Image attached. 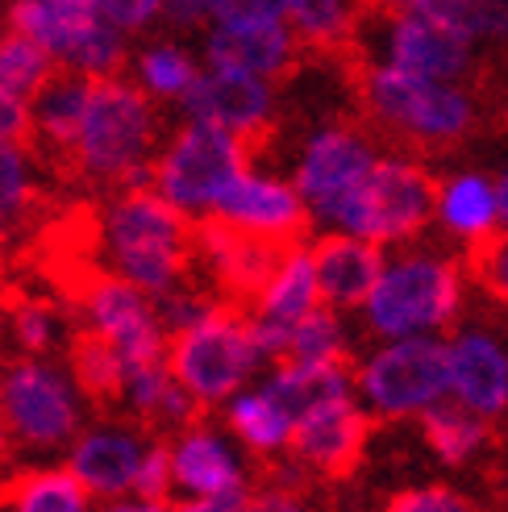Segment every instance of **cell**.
Segmentation results:
<instances>
[{
  "label": "cell",
  "mask_w": 508,
  "mask_h": 512,
  "mask_svg": "<svg viewBox=\"0 0 508 512\" xmlns=\"http://www.w3.org/2000/svg\"><path fill=\"white\" fill-rule=\"evenodd\" d=\"M159 130L163 117L138 84L121 75H92L88 109L63 167V184H96L113 192L146 184L155 171Z\"/></svg>",
  "instance_id": "obj_1"
},
{
  "label": "cell",
  "mask_w": 508,
  "mask_h": 512,
  "mask_svg": "<svg viewBox=\"0 0 508 512\" xmlns=\"http://www.w3.org/2000/svg\"><path fill=\"white\" fill-rule=\"evenodd\" d=\"M109 267L138 284L146 296H167L192 279L196 267V225L184 209L150 184L113 192L100 209Z\"/></svg>",
  "instance_id": "obj_2"
},
{
  "label": "cell",
  "mask_w": 508,
  "mask_h": 512,
  "mask_svg": "<svg viewBox=\"0 0 508 512\" xmlns=\"http://www.w3.org/2000/svg\"><path fill=\"white\" fill-rule=\"evenodd\" d=\"M354 92L363 113L384 134L413 146H459L475 130V105L450 80L400 71L388 63L354 67Z\"/></svg>",
  "instance_id": "obj_3"
},
{
  "label": "cell",
  "mask_w": 508,
  "mask_h": 512,
  "mask_svg": "<svg viewBox=\"0 0 508 512\" xmlns=\"http://www.w3.org/2000/svg\"><path fill=\"white\" fill-rule=\"evenodd\" d=\"M367 329L379 338H417L450 329L463 313V263L442 254H404L371 288Z\"/></svg>",
  "instance_id": "obj_4"
},
{
  "label": "cell",
  "mask_w": 508,
  "mask_h": 512,
  "mask_svg": "<svg viewBox=\"0 0 508 512\" xmlns=\"http://www.w3.org/2000/svg\"><path fill=\"white\" fill-rule=\"evenodd\" d=\"M438 209V184L425 167L413 159H375L367 179L354 188L334 213H329V229L367 238L379 246L409 242L429 225Z\"/></svg>",
  "instance_id": "obj_5"
},
{
  "label": "cell",
  "mask_w": 508,
  "mask_h": 512,
  "mask_svg": "<svg viewBox=\"0 0 508 512\" xmlns=\"http://www.w3.org/2000/svg\"><path fill=\"white\" fill-rule=\"evenodd\" d=\"M250 142L221 130L213 121L188 117L184 130H175L171 146L155 159L150 184H155L175 209L188 217H209L217 200L250 171Z\"/></svg>",
  "instance_id": "obj_6"
},
{
  "label": "cell",
  "mask_w": 508,
  "mask_h": 512,
  "mask_svg": "<svg viewBox=\"0 0 508 512\" xmlns=\"http://www.w3.org/2000/svg\"><path fill=\"white\" fill-rule=\"evenodd\" d=\"M259 363L263 358L250 338V313L230 300H221L205 321H196V325L167 338L171 375L180 379L205 408L234 400L238 388L246 383V375Z\"/></svg>",
  "instance_id": "obj_7"
},
{
  "label": "cell",
  "mask_w": 508,
  "mask_h": 512,
  "mask_svg": "<svg viewBox=\"0 0 508 512\" xmlns=\"http://www.w3.org/2000/svg\"><path fill=\"white\" fill-rule=\"evenodd\" d=\"M0 413L21 450H59L80 438V404L67 375L34 354H0Z\"/></svg>",
  "instance_id": "obj_8"
},
{
  "label": "cell",
  "mask_w": 508,
  "mask_h": 512,
  "mask_svg": "<svg viewBox=\"0 0 508 512\" xmlns=\"http://www.w3.org/2000/svg\"><path fill=\"white\" fill-rule=\"evenodd\" d=\"M359 392L375 417H421L429 404L450 396V354L434 334L392 338L354 371Z\"/></svg>",
  "instance_id": "obj_9"
},
{
  "label": "cell",
  "mask_w": 508,
  "mask_h": 512,
  "mask_svg": "<svg viewBox=\"0 0 508 512\" xmlns=\"http://www.w3.org/2000/svg\"><path fill=\"white\" fill-rule=\"evenodd\" d=\"M292 246L300 242L254 234V229H242L217 213L196 221V259L213 271V292L246 313H254V304L267 292L271 275L288 259Z\"/></svg>",
  "instance_id": "obj_10"
},
{
  "label": "cell",
  "mask_w": 508,
  "mask_h": 512,
  "mask_svg": "<svg viewBox=\"0 0 508 512\" xmlns=\"http://www.w3.org/2000/svg\"><path fill=\"white\" fill-rule=\"evenodd\" d=\"M375 167L371 138L354 125H325L300 150L296 163V192L309 204L313 221H329V213L363 184Z\"/></svg>",
  "instance_id": "obj_11"
},
{
  "label": "cell",
  "mask_w": 508,
  "mask_h": 512,
  "mask_svg": "<svg viewBox=\"0 0 508 512\" xmlns=\"http://www.w3.org/2000/svg\"><path fill=\"white\" fill-rule=\"evenodd\" d=\"M367 442H371V417L354 404V396H346L300 413L292 425L288 450L304 471H317L325 479H350L363 463Z\"/></svg>",
  "instance_id": "obj_12"
},
{
  "label": "cell",
  "mask_w": 508,
  "mask_h": 512,
  "mask_svg": "<svg viewBox=\"0 0 508 512\" xmlns=\"http://www.w3.org/2000/svg\"><path fill=\"white\" fill-rule=\"evenodd\" d=\"M184 109L196 121H213L221 130L246 138L250 150L263 146V138L271 134V121H275L271 84L250 71H234V67L200 71L196 84L184 92Z\"/></svg>",
  "instance_id": "obj_13"
},
{
  "label": "cell",
  "mask_w": 508,
  "mask_h": 512,
  "mask_svg": "<svg viewBox=\"0 0 508 512\" xmlns=\"http://www.w3.org/2000/svg\"><path fill=\"white\" fill-rule=\"evenodd\" d=\"M363 13H379L384 17V63L425 75V80H459L471 71L475 55H471V38L446 30V25L429 21L413 9H396V5H379V9H363Z\"/></svg>",
  "instance_id": "obj_14"
},
{
  "label": "cell",
  "mask_w": 508,
  "mask_h": 512,
  "mask_svg": "<svg viewBox=\"0 0 508 512\" xmlns=\"http://www.w3.org/2000/svg\"><path fill=\"white\" fill-rule=\"evenodd\" d=\"M304 46L288 21H213L205 38L209 67L250 71L259 80H284L296 71Z\"/></svg>",
  "instance_id": "obj_15"
},
{
  "label": "cell",
  "mask_w": 508,
  "mask_h": 512,
  "mask_svg": "<svg viewBox=\"0 0 508 512\" xmlns=\"http://www.w3.org/2000/svg\"><path fill=\"white\" fill-rule=\"evenodd\" d=\"M450 396L475 417L500 421L508 413V350L488 329L450 334Z\"/></svg>",
  "instance_id": "obj_16"
},
{
  "label": "cell",
  "mask_w": 508,
  "mask_h": 512,
  "mask_svg": "<svg viewBox=\"0 0 508 512\" xmlns=\"http://www.w3.org/2000/svg\"><path fill=\"white\" fill-rule=\"evenodd\" d=\"M213 213L242 225V229H254V234H271V238H288V242H309V229H313L309 204H304V196L292 184H279V179L254 175V171H246L238 184L217 200Z\"/></svg>",
  "instance_id": "obj_17"
},
{
  "label": "cell",
  "mask_w": 508,
  "mask_h": 512,
  "mask_svg": "<svg viewBox=\"0 0 508 512\" xmlns=\"http://www.w3.org/2000/svg\"><path fill=\"white\" fill-rule=\"evenodd\" d=\"M142 438L146 433L134 425H100V429H80L71 454H67V471L84 483L92 496L117 500L125 492H134V479L142 467Z\"/></svg>",
  "instance_id": "obj_18"
},
{
  "label": "cell",
  "mask_w": 508,
  "mask_h": 512,
  "mask_svg": "<svg viewBox=\"0 0 508 512\" xmlns=\"http://www.w3.org/2000/svg\"><path fill=\"white\" fill-rule=\"evenodd\" d=\"M309 254H313L321 300L329 309H359V304H367L371 288L379 284V275L388 267L384 246L342 234V229L309 242Z\"/></svg>",
  "instance_id": "obj_19"
},
{
  "label": "cell",
  "mask_w": 508,
  "mask_h": 512,
  "mask_svg": "<svg viewBox=\"0 0 508 512\" xmlns=\"http://www.w3.org/2000/svg\"><path fill=\"white\" fill-rule=\"evenodd\" d=\"M63 350H67L71 383L80 388V396L96 408L100 417H113L117 408L125 404V363H121L117 346L100 334L96 325L71 317Z\"/></svg>",
  "instance_id": "obj_20"
},
{
  "label": "cell",
  "mask_w": 508,
  "mask_h": 512,
  "mask_svg": "<svg viewBox=\"0 0 508 512\" xmlns=\"http://www.w3.org/2000/svg\"><path fill=\"white\" fill-rule=\"evenodd\" d=\"M171 467H175V483L192 496H213V492L246 483V471L238 467L230 446L205 425L175 433L171 438Z\"/></svg>",
  "instance_id": "obj_21"
},
{
  "label": "cell",
  "mask_w": 508,
  "mask_h": 512,
  "mask_svg": "<svg viewBox=\"0 0 508 512\" xmlns=\"http://www.w3.org/2000/svg\"><path fill=\"white\" fill-rule=\"evenodd\" d=\"M359 388L354 379L350 358H334V363H317V367H300V363H275L271 379L263 383V392L284 408V413L296 421L300 413L325 404V400H346Z\"/></svg>",
  "instance_id": "obj_22"
},
{
  "label": "cell",
  "mask_w": 508,
  "mask_h": 512,
  "mask_svg": "<svg viewBox=\"0 0 508 512\" xmlns=\"http://www.w3.org/2000/svg\"><path fill=\"white\" fill-rule=\"evenodd\" d=\"M88 496L67 467H17L0 475V512H88Z\"/></svg>",
  "instance_id": "obj_23"
},
{
  "label": "cell",
  "mask_w": 508,
  "mask_h": 512,
  "mask_svg": "<svg viewBox=\"0 0 508 512\" xmlns=\"http://www.w3.org/2000/svg\"><path fill=\"white\" fill-rule=\"evenodd\" d=\"M417 421H421V442L434 450V458L446 467H467L496 442L492 421L475 417L471 408H463L459 400L429 404Z\"/></svg>",
  "instance_id": "obj_24"
},
{
  "label": "cell",
  "mask_w": 508,
  "mask_h": 512,
  "mask_svg": "<svg viewBox=\"0 0 508 512\" xmlns=\"http://www.w3.org/2000/svg\"><path fill=\"white\" fill-rule=\"evenodd\" d=\"M321 288H317V271H313V254L309 246H292L288 259L279 263V271L271 275L267 292L254 304V317H267V321H279V325H296L304 321L313 309H321Z\"/></svg>",
  "instance_id": "obj_25"
},
{
  "label": "cell",
  "mask_w": 508,
  "mask_h": 512,
  "mask_svg": "<svg viewBox=\"0 0 508 512\" xmlns=\"http://www.w3.org/2000/svg\"><path fill=\"white\" fill-rule=\"evenodd\" d=\"M359 5L363 9H379V5L413 9L471 42H504L508 38V0H359Z\"/></svg>",
  "instance_id": "obj_26"
},
{
  "label": "cell",
  "mask_w": 508,
  "mask_h": 512,
  "mask_svg": "<svg viewBox=\"0 0 508 512\" xmlns=\"http://www.w3.org/2000/svg\"><path fill=\"white\" fill-rule=\"evenodd\" d=\"M438 221L450 229L454 238H484L500 225L496 209V184L484 175H454L450 184H438Z\"/></svg>",
  "instance_id": "obj_27"
},
{
  "label": "cell",
  "mask_w": 508,
  "mask_h": 512,
  "mask_svg": "<svg viewBox=\"0 0 508 512\" xmlns=\"http://www.w3.org/2000/svg\"><path fill=\"white\" fill-rule=\"evenodd\" d=\"M225 421H230L234 438L259 458H275L284 454L292 442V417L279 408L263 388L259 392H238L225 408Z\"/></svg>",
  "instance_id": "obj_28"
},
{
  "label": "cell",
  "mask_w": 508,
  "mask_h": 512,
  "mask_svg": "<svg viewBox=\"0 0 508 512\" xmlns=\"http://www.w3.org/2000/svg\"><path fill=\"white\" fill-rule=\"evenodd\" d=\"M359 13V0H292L288 25L304 50H338V55H346Z\"/></svg>",
  "instance_id": "obj_29"
},
{
  "label": "cell",
  "mask_w": 508,
  "mask_h": 512,
  "mask_svg": "<svg viewBox=\"0 0 508 512\" xmlns=\"http://www.w3.org/2000/svg\"><path fill=\"white\" fill-rule=\"evenodd\" d=\"M59 67H63V63L50 55L42 42H34L30 34L13 30V25H5V30H0V84L13 88L17 96L30 100Z\"/></svg>",
  "instance_id": "obj_30"
},
{
  "label": "cell",
  "mask_w": 508,
  "mask_h": 512,
  "mask_svg": "<svg viewBox=\"0 0 508 512\" xmlns=\"http://www.w3.org/2000/svg\"><path fill=\"white\" fill-rule=\"evenodd\" d=\"M334 358H346V338H342V321L338 313L321 304L304 321L292 325L288 338V354L284 363H300V367H317V363H334Z\"/></svg>",
  "instance_id": "obj_31"
},
{
  "label": "cell",
  "mask_w": 508,
  "mask_h": 512,
  "mask_svg": "<svg viewBox=\"0 0 508 512\" xmlns=\"http://www.w3.org/2000/svg\"><path fill=\"white\" fill-rule=\"evenodd\" d=\"M50 209V196L34 184L25 150L0 142V213H9L17 225H30Z\"/></svg>",
  "instance_id": "obj_32"
},
{
  "label": "cell",
  "mask_w": 508,
  "mask_h": 512,
  "mask_svg": "<svg viewBox=\"0 0 508 512\" xmlns=\"http://www.w3.org/2000/svg\"><path fill=\"white\" fill-rule=\"evenodd\" d=\"M196 75H200V67L192 63V55L171 42H159L138 55V80L159 100H184V92L196 84Z\"/></svg>",
  "instance_id": "obj_33"
},
{
  "label": "cell",
  "mask_w": 508,
  "mask_h": 512,
  "mask_svg": "<svg viewBox=\"0 0 508 512\" xmlns=\"http://www.w3.org/2000/svg\"><path fill=\"white\" fill-rule=\"evenodd\" d=\"M463 271H467L492 300L508 304V229H492V234L475 238V242L467 246Z\"/></svg>",
  "instance_id": "obj_34"
},
{
  "label": "cell",
  "mask_w": 508,
  "mask_h": 512,
  "mask_svg": "<svg viewBox=\"0 0 508 512\" xmlns=\"http://www.w3.org/2000/svg\"><path fill=\"white\" fill-rule=\"evenodd\" d=\"M379 512H479V504L454 488L429 483V488H404V492L388 496Z\"/></svg>",
  "instance_id": "obj_35"
},
{
  "label": "cell",
  "mask_w": 508,
  "mask_h": 512,
  "mask_svg": "<svg viewBox=\"0 0 508 512\" xmlns=\"http://www.w3.org/2000/svg\"><path fill=\"white\" fill-rule=\"evenodd\" d=\"M0 142H9L25 155H38V125H34V109L30 100L17 96L13 88L0 84Z\"/></svg>",
  "instance_id": "obj_36"
},
{
  "label": "cell",
  "mask_w": 508,
  "mask_h": 512,
  "mask_svg": "<svg viewBox=\"0 0 508 512\" xmlns=\"http://www.w3.org/2000/svg\"><path fill=\"white\" fill-rule=\"evenodd\" d=\"M171 488H175L171 438H150L146 458H142V467H138V479H134V492L142 500H171Z\"/></svg>",
  "instance_id": "obj_37"
},
{
  "label": "cell",
  "mask_w": 508,
  "mask_h": 512,
  "mask_svg": "<svg viewBox=\"0 0 508 512\" xmlns=\"http://www.w3.org/2000/svg\"><path fill=\"white\" fill-rule=\"evenodd\" d=\"M92 5H96V17L109 21L121 34L146 30V25L163 13V0H92Z\"/></svg>",
  "instance_id": "obj_38"
},
{
  "label": "cell",
  "mask_w": 508,
  "mask_h": 512,
  "mask_svg": "<svg viewBox=\"0 0 508 512\" xmlns=\"http://www.w3.org/2000/svg\"><path fill=\"white\" fill-rule=\"evenodd\" d=\"M292 0H225L213 21H288Z\"/></svg>",
  "instance_id": "obj_39"
},
{
  "label": "cell",
  "mask_w": 508,
  "mask_h": 512,
  "mask_svg": "<svg viewBox=\"0 0 508 512\" xmlns=\"http://www.w3.org/2000/svg\"><path fill=\"white\" fill-rule=\"evenodd\" d=\"M250 504V483L225 488L213 496H188V500H171V512H238Z\"/></svg>",
  "instance_id": "obj_40"
},
{
  "label": "cell",
  "mask_w": 508,
  "mask_h": 512,
  "mask_svg": "<svg viewBox=\"0 0 508 512\" xmlns=\"http://www.w3.org/2000/svg\"><path fill=\"white\" fill-rule=\"evenodd\" d=\"M225 0H163V13L175 25H205L221 13Z\"/></svg>",
  "instance_id": "obj_41"
},
{
  "label": "cell",
  "mask_w": 508,
  "mask_h": 512,
  "mask_svg": "<svg viewBox=\"0 0 508 512\" xmlns=\"http://www.w3.org/2000/svg\"><path fill=\"white\" fill-rule=\"evenodd\" d=\"M105 512H171V500H113Z\"/></svg>",
  "instance_id": "obj_42"
},
{
  "label": "cell",
  "mask_w": 508,
  "mask_h": 512,
  "mask_svg": "<svg viewBox=\"0 0 508 512\" xmlns=\"http://www.w3.org/2000/svg\"><path fill=\"white\" fill-rule=\"evenodd\" d=\"M13 242H17V221L9 213H0V267L9 263V254H13Z\"/></svg>",
  "instance_id": "obj_43"
},
{
  "label": "cell",
  "mask_w": 508,
  "mask_h": 512,
  "mask_svg": "<svg viewBox=\"0 0 508 512\" xmlns=\"http://www.w3.org/2000/svg\"><path fill=\"white\" fill-rule=\"evenodd\" d=\"M496 209H500V225H508V167L496 179Z\"/></svg>",
  "instance_id": "obj_44"
},
{
  "label": "cell",
  "mask_w": 508,
  "mask_h": 512,
  "mask_svg": "<svg viewBox=\"0 0 508 512\" xmlns=\"http://www.w3.org/2000/svg\"><path fill=\"white\" fill-rule=\"evenodd\" d=\"M13 463V438L5 429V413H0V475H5V467Z\"/></svg>",
  "instance_id": "obj_45"
},
{
  "label": "cell",
  "mask_w": 508,
  "mask_h": 512,
  "mask_svg": "<svg viewBox=\"0 0 508 512\" xmlns=\"http://www.w3.org/2000/svg\"><path fill=\"white\" fill-rule=\"evenodd\" d=\"M238 512H263V508H254V504H246V508H238Z\"/></svg>",
  "instance_id": "obj_46"
}]
</instances>
